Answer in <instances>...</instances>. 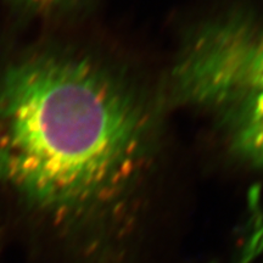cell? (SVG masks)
I'll return each instance as SVG.
<instances>
[{
  "label": "cell",
  "instance_id": "1",
  "mask_svg": "<svg viewBox=\"0 0 263 263\" xmlns=\"http://www.w3.org/2000/svg\"><path fill=\"white\" fill-rule=\"evenodd\" d=\"M157 127L145 98L88 55L45 50L0 73V185L48 223L59 263H160L143 244Z\"/></svg>",
  "mask_w": 263,
  "mask_h": 263
},
{
  "label": "cell",
  "instance_id": "2",
  "mask_svg": "<svg viewBox=\"0 0 263 263\" xmlns=\"http://www.w3.org/2000/svg\"><path fill=\"white\" fill-rule=\"evenodd\" d=\"M174 99L207 110L227 98L263 93V25L242 10L200 25L171 72Z\"/></svg>",
  "mask_w": 263,
  "mask_h": 263
},
{
  "label": "cell",
  "instance_id": "4",
  "mask_svg": "<svg viewBox=\"0 0 263 263\" xmlns=\"http://www.w3.org/2000/svg\"><path fill=\"white\" fill-rule=\"evenodd\" d=\"M12 4L34 11H50L67 6L74 0H9Z\"/></svg>",
  "mask_w": 263,
  "mask_h": 263
},
{
  "label": "cell",
  "instance_id": "3",
  "mask_svg": "<svg viewBox=\"0 0 263 263\" xmlns=\"http://www.w3.org/2000/svg\"><path fill=\"white\" fill-rule=\"evenodd\" d=\"M206 111L217 118L232 149L263 168V93L234 95Z\"/></svg>",
  "mask_w": 263,
  "mask_h": 263
}]
</instances>
